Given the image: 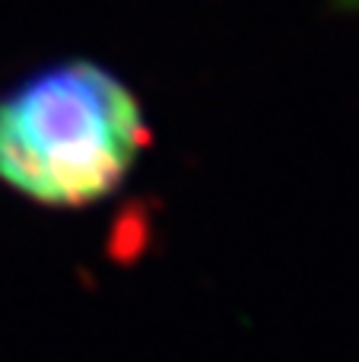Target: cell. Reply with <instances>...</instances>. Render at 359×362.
I'll use <instances>...</instances> for the list:
<instances>
[{
  "instance_id": "obj_2",
  "label": "cell",
  "mask_w": 359,
  "mask_h": 362,
  "mask_svg": "<svg viewBox=\"0 0 359 362\" xmlns=\"http://www.w3.org/2000/svg\"><path fill=\"white\" fill-rule=\"evenodd\" d=\"M341 10H347V13H359V0H334Z\"/></svg>"
},
{
  "instance_id": "obj_1",
  "label": "cell",
  "mask_w": 359,
  "mask_h": 362,
  "mask_svg": "<svg viewBox=\"0 0 359 362\" xmlns=\"http://www.w3.org/2000/svg\"><path fill=\"white\" fill-rule=\"evenodd\" d=\"M150 144L134 89L95 61H57L0 93V185L48 210L108 200Z\"/></svg>"
}]
</instances>
